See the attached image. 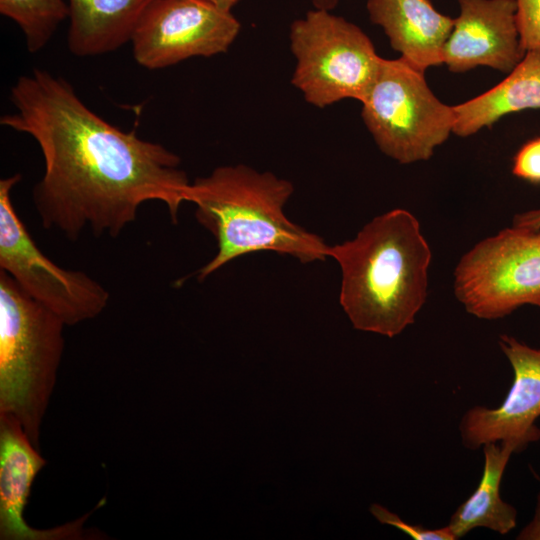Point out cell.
I'll return each instance as SVG.
<instances>
[{
    "instance_id": "cell-1",
    "label": "cell",
    "mask_w": 540,
    "mask_h": 540,
    "mask_svg": "<svg viewBox=\"0 0 540 540\" xmlns=\"http://www.w3.org/2000/svg\"><path fill=\"white\" fill-rule=\"evenodd\" d=\"M9 98L14 111L0 124L31 136L42 153L33 200L45 228L70 240L85 229L115 237L147 201L164 203L176 222L191 184L178 155L107 122L47 70L19 76Z\"/></svg>"
},
{
    "instance_id": "cell-2",
    "label": "cell",
    "mask_w": 540,
    "mask_h": 540,
    "mask_svg": "<svg viewBox=\"0 0 540 540\" xmlns=\"http://www.w3.org/2000/svg\"><path fill=\"white\" fill-rule=\"evenodd\" d=\"M341 270L339 302L355 329L387 337L413 324L425 303L431 250L419 221L393 209L331 246Z\"/></svg>"
},
{
    "instance_id": "cell-3",
    "label": "cell",
    "mask_w": 540,
    "mask_h": 540,
    "mask_svg": "<svg viewBox=\"0 0 540 540\" xmlns=\"http://www.w3.org/2000/svg\"><path fill=\"white\" fill-rule=\"evenodd\" d=\"M293 184L271 172L225 165L191 182L187 202L195 217L217 241L215 256L198 272L204 280L243 255L273 251L302 263L329 258L330 245L287 218L284 207Z\"/></svg>"
},
{
    "instance_id": "cell-4",
    "label": "cell",
    "mask_w": 540,
    "mask_h": 540,
    "mask_svg": "<svg viewBox=\"0 0 540 540\" xmlns=\"http://www.w3.org/2000/svg\"><path fill=\"white\" fill-rule=\"evenodd\" d=\"M64 322L0 270V414L38 449L64 348Z\"/></svg>"
},
{
    "instance_id": "cell-5",
    "label": "cell",
    "mask_w": 540,
    "mask_h": 540,
    "mask_svg": "<svg viewBox=\"0 0 540 540\" xmlns=\"http://www.w3.org/2000/svg\"><path fill=\"white\" fill-rule=\"evenodd\" d=\"M425 71L403 58H382L362 103V118L379 149L401 164L432 157L453 133V106L429 88Z\"/></svg>"
},
{
    "instance_id": "cell-6",
    "label": "cell",
    "mask_w": 540,
    "mask_h": 540,
    "mask_svg": "<svg viewBox=\"0 0 540 540\" xmlns=\"http://www.w3.org/2000/svg\"><path fill=\"white\" fill-rule=\"evenodd\" d=\"M289 38L296 59L292 84L309 104L324 108L364 100L382 58L360 27L315 8L291 24Z\"/></svg>"
},
{
    "instance_id": "cell-7",
    "label": "cell",
    "mask_w": 540,
    "mask_h": 540,
    "mask_svg": "<svg viewBox=\"0 0 540 540\" xmlns=\"http://www.w3.org/2000/svg\"><path fill=\"white\" fill-rule=\"evenodd\" d=\"M454 293L480 319L540 306V228L512 226L473 246L454 271Z\"/></svg>"
},
{
    "instance_id": "cell-8",
    "label": "cell",
    "mask_w": 540,
    "mask_h": 540,
    "mask_svg": "<svg viewBox=\"0 0 540 540\" xmlns=\"http://www.w3.org/2000/svg\"><path fill=\"white\" fill-rule=\"evenodd\" d=\"M19 181L18 173L0 180V269L65 325L95 318L107 306L109 292L85 272L62 268L39 249L12 202Z\"/></svg>"
},
{
    "instance_id": "cell-9",
    "label": "cell",
    "mask_w": 540,
    "mask_h": 540,
    "mask_svg": "<svg viewBox=\"0 0 540 540\" xmlns=\"http://www.w3.org/2000/svg\"><path fill=\"white\" fill-rule=\"evenodd\" d=\"M241 29L231 11L207 0H153L131 37L133 57L144 68H166L185 59L226 52Z\"/></svg>"
},
{
    "instance_id": "cell-10",
    "label": "cell",
    "mask_w": 540,
    "mask_h": 540,
    "mask_svg": "<svg viewBox=\"0 0 540 540\" xmlns=\"http://www.w3.org/2000/svg\"><path fill=\"white\" fill-rule=\"evenodd\" d=\"M499 346L512 367L513 383L498 407L468 409L459 431L467 449L508 442L520 452L540 439L536 425L540 417V349L505 334L500 336Z\"/></svg>"
},
{
    "instance_id": "cell-11",
    "label": "cell",
    "mask_w": 540,
    "mask_h": 540,
    "mask_svg": "<svg viewBox=\"0 0 540 540\" xmlns=\"http://www.w3.org/2000/svg\"><path fill=\"white\" fill-rule=\"evenodd\" d=\"M460 12L443 50V64L461 73L487 66L509 73L525 52L515 0H458Z\"/></svg>"
},
{
    "instance_id": "cell-12",
    "label": "cell",
    "mask_w": 540,
    "mask_h": 540,
    "mask_svg": "<svg viewBox=\"0 0 540 540\" xmlns=\"http://www.w3.org/2000/svg\"><path fill=\"white\" fill-rule=\"evenodd\" d=\"M45 460L32 444L19 421L0 414V539H83L88 516L52 529H35L23 516L34 478Z\"/></svg>"
},
{
    "instance_id": "cell-13",
    "label": "cell",
    "mask_w": 540,
    "mask_h": 540,
    "mask_svg": "<svg viewBox=\"0 0 540 540\" xmlns=\"http://www.w3.org/2000/svg\"><path fill=\"white\" fill-rule=\"evenodd\" d=\"M366 8L401 58L423 71L443 64L454 19L440 13L431 0H368Z\"/></svg>"
},
{
    "instance_id": "cell-14",
    "label": "cell",
    "mask_w": 540,
    "mask_h": 540,
    "mask_svg": "<svg viewBox=\"0 0 540 540\" xmlns=\"http://www.w3.org/2000/svg\"><path fill=\"white\" fill-rule=\"evenodd\" d=\"M67 46L76 56L112 52L130 42L143 12L153 0H65Z\"/></svg>"
},
{
    "instance_id": "cell-15",
    "label": "cell",
    "mask_w": 540,
    "mask_h": 540,
    "mask_svg": "<svg viewBox=\"0 0 540 540\" xmlns=\"http://www.w3.org/2000/svg\"><path fill=\"white\" fill-rule=\"evenodd\" d=\"M453 108V133L461 137L490 127L507 114L540 109V51H527L503 81Z\"/></svg>"
},
{
    "instance_id": "cell-16",
    "label": "cell",
    "mask_w": 540,
    "mask_h": 540,
    "mask_svg": "<svg viewBox=\"0 0 540 540\" xmlns=\"http://www.w3.org/2000/svg\"><path fill=\"white\" fill-rule=\"evenodd\" d=\"M482 476L474 492L452 514L448 527L456 539L475 528L507 534L516 527L517 510L500 495V485L515 447L508 442L488 443L483 447Z\"/></svg>"
},
{
    "instance_id": "cell-17",
    "label": "cell",
    "mask_w": 540,
    "mask_h": 540,
    "mask_svg": "<svg viewBox=\"0 0 540 540\" xmlns=\"http://www.w3.org/2000/svg\"><path fill=\"white\" fill-rule=\"evenodd\" d=\"M0 13L18 25L27 50L36 53L68 18V6L65 0H0Z\"/></svg>"
},
{
    "instance_id": "cell-18",
    "label": "cell",
    "mask_w": 540,
    "mask_h": 540,
    "mask_svg": "<svg viewBox=\"0 0 540 540\" xmlns=\"http://www.w3.org/2000/svg\"><path fill=\"white\" fill-rule=\"evenodd\" d=\"M520 44L527 51H540V0H515Z\"/></svg>"
},
{
    "instance_id": "cell-19",
    "label": "cell",
    "mask_w": 540,
    "mask_h": 540,
    "mask_svg": "<svg viewBox=\"0 0 540 540\" xmlns=\"http://www.w3.org/2000/svg\"><path fill=\"white\" fill-rule=\"evenodd\" d=\"M370 512L380 523L391 525L414 540H456L448 525L435 529L413 525L379 504H372Z\"/></svg>"
},
{
    "instance_id": "cell-20",
    "label": "cell",
    "mask_w": 540,
    "mask_h": 540,
    "mask_svg": "<svg viewBox=\"0 0 540 540\" xmlns=\"http://www.w3.org/2000/svg\"><path fill=\"white\" fill-rule=\"evenodd\" d=\"M512 173L523 180L540 183V137L519 149L513 160Z\"/></svg>"
},
{
    "instance_id": "cell-21",
    "label": "cell",
    "mask_w": 540,
    "mask_h": 540,
    "mask_svg": "<svg viewBox=\"0 0 540 540\" xmlns=\"http://www.w3.org/2000/svg\"><path fill=\"white\" fill-rule=\"evenodd\" d=\"M516 539L518 540H540V492L537 496L536 508L531 521L523 527Z\"/></svg>"
},
{
    "instance_id": "cell-22",
    "label": "cell",
    "mask_w": 540,
    "mask_h": 540,
    "mask_svg": "<svg viewBox=\"0 0 540 540\" xmlns=\"http://www.w3.org/2000/svg\"><path fill=\"white\" fill-rule=\"evenodd\" d=\"M513 226L539 229L540 228V208L533 209L521 214H517L513 220Z\"/></svg>"
},
{
    "instance_id": "cell-23",
    "label": "cell",
    "mask_w": 540,
    "mask_h": 540,
    "mask_svg": "<svg viewBox=\"0 0 540 540\" xmlns=\"http://www.w3.org/2000/svg\"><path fill=\"white\" fill-rule=\"evenodd\" d=\"M207 1L225 11H231L232 8L240 2V0H207Z\"/></svg>"
},
{
    "instance_id": "cell-24",
    "label": "cell",
    "mask_w": 540,
    "mask_h": 540,
    "mask_svg": "<svg viewBox=\"0 0 540 540\" xmlns=\"http://www.w3.org/2000/svg\"><path fill=\"white\" fill-rule=\"evenodd\" d=\"M338 3V0H313L315 8L332 10Z\"/></svg>"
},
{
    "instance_id": "cell-25",
    "label": "cell",
    "mask_w": 540,
    "mask_h": 540,
    "mask_svg": "<svg viewBox=\"0 0 540 540\" xmlns=\"http://www.w3.org/2000/svg\"><path fill=\"white\" fill-rule=\"evenodd\" d=\"M539 308H540V306H539Z\"/></svg>"
}]
</instances>
